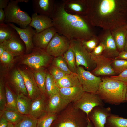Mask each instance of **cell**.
<instances>
[{"label":"cell","instance_id":"cell-49","mask_svg":"<svg viewBox=\"0 0 127 127\" xmlns=\"http://www.w3.org/2000/svg\"><path fill=\"white\" fill-rule=\"evenodd\" d=\"M86 127H94L91 121L88 117L87 118V123Z\"/></svg>","mask_w":127,"mask_h":127},{"label":"cell","instance_id":"cell-33","mask_svg":"<svg viewBox=\"0 0 127 127\" xmlns=\"http://www.w3.org/2000/svg\"><path fill=\"white\" fill-rule=\"evenodd\" d=\"M57 115L46 112L38 119L36 127H51Z\"/></svg>","mask_w":127,"mask_h":127},{"label":"cell","instance_id":"cell-42","mask_svg":"<svg viewBox=\"0 0 127 127\" xmlns=\"http://www.w3.org/2000/svg\"><path fill=\"white\" fill-rule=\"evenodd\" d=\"M14 57L7 51L5 50L0 56L1 62L5 65H9L13 63Z\"/></svg>","mask_w":127,"mask_h":127},{"label":"cell","instance_id":"cell-43","mask_svg":"<svg viewBox=\"0 0 127 127\" xmlns=\"http://www.w3.org/2000/svg\"><path fill=\"white\" fill-rule=\"evenodd\" d=\"M105 49L104 46L101 42H99L98 45L91 53L93 55L99 56L102 55Z\"/></svg>","mask_w":127,"mask_h":127},{"label":"cell","instance_id":"cell-52","mask_svg":"<svg viewBox=\"0 0 127 127\" xmlns=\"http://www.w3.org/2000/svg\"><path fill=\"white\" fill-rule=\"evenodd\" d=\"M124 50L127 51V34L125 45L124 48Z\"/></svg>","mask_w":127,"mask_h":127},{"label":"cell","instance_id":"cell-9","mask_svg":"<svg viewBox=\"0 0 127 127\" xmlns=\"http://www.w3.org/2000/svg\"><path fill=\"white\" fill-rule=\"evenodd\" d=\"M72 103L75 108L83 111L87 117L95 107L104 105V103L96 93L85 92L80 99Z\"/></svg>","mask_w":127,"mask_h":127},{"label":"cell","instance_id":"cell-18","mask_svg":"<svg viewBox=\"0 0 127 127\" xmlns=\"http://www.w3.org/2000/svg\"><path fill=\"white\" fill-rule=\"evenodd\" d=\"M71 103L62 97L59 92L51 95L48 98L47 112L58 114Z\"/></svg>","mask_w":127,"mask_h":127},{"label":"cell","instance_id":"cell-2","mask_svg":"<svg viewBox=\"0 0 127 127\" xmlns=\"http://www.w3.org/2000/svg\"><path fill=\"white\" fill-rule=\"evenodd\" d=\"M65 5V2L58 4L54 3L50 16L57 33L70 41L87 40L95 35L85 16L68 12Z\"/></svg>","mask_w":127,"mask_h":127},{"label":"cell","instance_id":"cell-4","mask_svg":"<svg viewBox=\"0 0 127 127\" xmlns=\"http://www.w3.org/2000/svg\"><path fill=\"white\" fill-rule=\"evenodd\" d=\"M87 118L85 113L70 103L57 115L51 127H86Z\"/></svg>","mask_w":127,"mask_h":127},{"label":"cell","instance_id":"cell-35","mask_svg":"<svg viewBox=\"0 0 127 127\" xmlns=\"http://www.w3.org/2000/svg\"><path fill=\"white\" fill-rule=\"evenodd\" d=\"M63 57L71 71L72 73H76L77 67L75 57L73 51L70 47L64 54Z\"/></svg>","mask_w":127,"mask_h":127},{"label":"cell","instance_id":"cell-15","mask_svg":"<svg viewBox=\"0 0 127 127\" xmlns=\"http://www.w3.org/2000/svg\"><path fill=\"white\" fill-rule=\"evenodd\" d=\"M18 70L23 78L28 97L32 100L41 96L43 94L37 85L33 73L27 70Z\"/></svg>","mask_w":127,"mask_h":127},{"label":"cell","instance_id":"cell-36","mask_svg":"<svg viewBox=\"0 0 127 127\" xmlns=\"http://www.w3.org/2000/svg\"><path fill=\"white\" fill-rule=\"evenodd\" d=\"M52 64L67 74L72 73L69 69L64 58L61 56L56 57L53 60Z\"/></svg>","mask_w":127,"mask_h":127},{"label":"cell","instance_id":"cell-40","mask_svg":"<svg viewBox=\"0 0 127 127\" xmlns=\"http://www.w3.org/2000/svg\"><path fill=\"white\" fill-rule=\"evenodd\" d=\"M6 103V98L5 87L3 82H0V111L5 109Z\"/></svg>","mask_w":127,"mask_h":127},{"label":"cell","instance_id":"cell-41","mask_svg":"<svg viewBox=\"0 0 127 127\" xmlns=\"http://www.w3.org/2000/svg\"><path fill=\"white\" fill-rule=\"evenodd\" d=\"M49 71L50 74L56 82L67 74L53 66L51 68Z\"/></svg>","mask_w":127,"mask_h":127},{"label":"cell","instance_id":"cell-46","mask_svg":"<svg viewBox=\"0 0 127 127\" xmlns=\"http://www.w3.org/2000/svg\"><path fill=\"white\" fill-rule=\"evenodd\" d=\"M5 13L4 10L0 9V24L5 23Z\"/></svg>","mask_w":127,"mask_h":127},{"label":"cell","instance_id":"cell-38","mask_svg":"<svg viewBox=\"0 0 127 127\" xmlns=\"http://www.w3.org/2000/svg\"><path fill=\"white\" fill-rule=\"evenodd\" d=\"M37 120L28 115H25L22 120L14 125L15 127H36Z\"/></svg>","mask_w":127,"mask_h":127},{"label":"cell","instance_id":"cell-50","mask_svg":"<svg viewBox=\"0 0 127 127\" xmlns=\"http://www.w3.org/2000/svg\"><path fill=\"white\" fill-rule=\"evenodd\" d=\"M5 51V50L3 47L0 44V56L2 55Z\"/></svg>","mask_w":127,"mask_h":127},{"label":"cell","instance_id":"cell-45","mask_svg":"<svg viewBox=\"0 0 127 127\" xmlns=\"http://www.w3.org/2000/svg\"><path fill=\"white\" fill-rule=\"evenodd\" d=\"M115 58L127 60V51L124 50L119 52L118 56Z\"/></svg>","mask_w":127,"mask_h":127},{"label":"cell","instance_id":"cell-14","mask_svg":"<svg viewBox=\"0 0 127 127\" xmlns=\"http://www.w3.org/2000/svg\"><path fill=\"white\" fill-rule=\"evenodd\" d=\"M111 114L110 107L97 106L92 109L87 117L94 127H105L107 118Z\"/></svg>","mask_w":127,"mask_h":127},{"label":"cell","instance_id":"cell-47","mask_svg":"<svg viewBox=\"0 0 127 127\" xmlns=\"http://www.w3.org/2000/svg\"><path fill=\"white\" fill-rule=\"evenodd\" d=\"M9 123L3 117L0 116V127H6Z\"/></svg>","mask_w":127,"mask_h":127},{"label":"cell","instance_id":"cell-7","mask_svg":"<svg viewBox=\"0 0 127 127\" xmlns=\"http://www.w3.org/2000/svg\"><path fill=\"white\" fill-rule=\"evenodd\" d=\"M76 73L85 92L96 93L101 82V77L95 75L80 66L77 67Z\"/></svg>","mask_w":127,"mask_h":127},{"label":"cell","instance_id":"cell-19","mask_svg":"<svg viewBox=\"0 0 127 127\" xmlns=\"http://www.w3.org/2000/svg\"><path fill=\"white\" fill-rule=\"evenodd\" d=\"M53 26L38 33H36L33 38L35 47L45 49L49 42L56 33Z\"/></svg>","mask_w":127,"mask_h":127},{"label":"cell","instance_id":"cell-12","mask_svg":"<svg viewBox=\"0 0 127 127\" xmlns=\"http://www.w3.org/2000/svg\"><path fill=\"white\" fill-rule=\"evenodd\" d=\"M99 42L104 45L105 49L102 54L109 58L114 59L118 55V51L110 30H103L98 36Z\"/></svg>","mask_w":127,"mask_h":127},{"label":"cell","instance_id":"cell-37","mask_svg":"<svg viewBox=\"0 0 127 127\" xmlns=\"http://www.w3.org/2000/svg\"><path fill=\"white\" fill-rule=\"evenodd\" d=\"M111 66L116 74L118 75L127 70V60L114 58Z\"/></svg>","mask_w":127,"mask_h":127},{"label":"cell","instance_id":"cell-21","mask_svg":"<svg viewBox=\"0 0 127 127\" xmlns=\"http://www.w3.org/2000/svg\"><path fill=\"white\" fill-rule=\"evenodd\" d=\"M34 13L50 16L53 9L54 1L52 0H32Z\"/></svg>","mask_w":127,"mask_h":127},{"label":"cell","instance_id":"cell-13","mask_svg":"<svg viewBox=\"0 0 127 127\" xmlns=\"http://www.w3.org/2000/svg\"><path fill=\"white\" fill-rule=\"evenodd\" d=\"M4 48L14 57L22 55L26 51L24 43L16 32L11 38L0 43Z\"/></svg>","mask_w":127,"mask_h":127},{"label":"cell","instance_id":"cell-20","mask_svg":"<svg viewBox=\"0 0 127 127\" xmlns=\"http://www.w3.org/2000/svg\"><path fill=\"white\" fill-rule=\"evenodd\" d=\"M31 21L29 25L39 33L53 26L52 20L49 16L34 13L31 16Z\"/></svg>","mask_w":127,"mask_h":127},{"label":"cell","instance_id":"cell-11","mask_svg":"<svg viewBox=\"0 0 127 127\" xmlns=\"http://www.w3.org/2000/svg\"><path fill=\"white\" fill-rule=\"evenodd\" d=\"M91 55L96 64L92 71L93 74L97 76L115 75L116 74L111 66L114 59L107 57L103 54L99 56Z\"/></svg>","mask_w":127,"mask_h":127},{"label":"cell","instance_id":"cell-25","mask_svg":"<svg viewBox=\"0 0 127 127\" xmlns=\"http://www.w3.org/2000/svg\"><path fill=\"white\" fill-rule=\"evenodd\" d=\"M65 8L74 14L85 16L87 9V0H69L65 1Z\"/></svg>","mask_w":127,"mask_h":127},{"label":"cell","instance_id":"cell-31","mask_svg":"<svg viewBox=\"0 0 127 127\" xmlns=\"http://www.w3.org/2000/svg\"><path fill=\"white\" fill-rule=\"evenodd\" d=\"M16 32L9 24H0V43L11 38Z\"/></svg>","mask_w":127,"mask_h":127},{"label":"cell","instance_id":"cell-53","mask_svg":"<svg viewBox=\"0 0 127 127\" xmlns=\"http://www.w3.org/2000/svg\"><path fill=\"white\" fill-rule=\"evenodd\" d=\"M6 127H15L14 125L11 123H9Z\"/></svg>","mask_w":127,"mask_h":127},{"label":"cell","instance_id":"cell-17","mask_svg":"<svg viewBox=\"0 0 127 127\" xmlns=\"http://www.w3.org/2000/svg\"><path fill=\"white\" fill-rule=\"evenodd\" d=\"M48 98L44 94L32 101L28 115L32 118L38 119L47 112Z\"/></svg>","mask_w":127,"mask_h":127},{"label":"cell","instance_id":"cell-29","mask_svg":"<svg viewBox=\"0 0 127 127\" xmlns=\"http://www.w3.org/2000/svg\"><path fill=\"white\" fill-rule=\"evenodd\" d=\"M105 127H127V118L111 113L107 118Z\"/></svg>","mask_w":127,"mask_h":127},{"label":"cell","instance_id":"cell-48","mask_svg":"<svg viewBox=\"0 0 127 127\" xmlns=\"http://www.w3.org/2000/svg\"><path fill=\"white\" fill-rule=\"evenodd\" d=\"M10 1L9 0H0V9L5 8Z\"/></svg>","mask_w":127,"mask_h":127},{"label":"cell","instance_id":"cell-5","mask_svg":"<svg viewBox=\"0 0 127 127\" xmlns=\"http://www.w3.org/2000/svg\"><path fill=\"white\" fill-rule=\"evenodd\" d=\"M16 0H10L7 6L4 9L5 15V23H14L22 28L29 25L32 18L26 12L21 10Z\"/></svg>","mask_w":127,"mask_h":127},{"label":"cell","instance_id":"cell-24","mask_svg":"<svg viewBox=\"0 0 127 127\" xmlns=\"http://www.w3.org/2000/svg\"><path fill=\"white\" fill-rule=\"evenodd\" d=\"M111 31L119 52L124 51L127 34V30L125 25L111 30Z\"/></svg>","mask_w":127,"mask_h":127},{"label":"cell","instance_id":"cell-55","mask_svg":"<svg viewBox=\"0 0 127 127\" xmlns=\"http://www.w3.org/2000/svg\"><path fill=\"white\" fill-rule=\"evenodd\" d=\"M125 26L127 30V21L126 23V24L125 25Z\"/></svg>","mask_w":127,"mask_h":127},{"label":"cell","instance_id":"cell-28","mask_svg":"<svg viewBox=\"0 0 127 127\" xmlns=\"http://www.w3.org/2000/svg\"><path fill=\"white\" fill-rule=\"evenodd\" d=\"M24 116L18 112L6 108L0 111V116L3 117L9 123L14 125L20 122Z\"/></svg>","mask_w":127,"mask_h":127},{"label":"cell","instance_id":"cell-34","mask_svg":"<svg viewBox=\"0 0 127 127\" xmlns=\"http://www.w3.org/2000/svg\"><path fill=\"white\" fill-rule=\"evenodd\" d=\"M45 88L47 96L48 98L52 95L59 92V88L50 74H46Z\"/></svg>","mask_w":127,"mask_h":127},{"label":"cell","instance_id":"cell-44","mask_svg":"<svg viewBox=\"0 0 127 127\" xmlns=\"http://www.w3.org/2000/svg\"><path fill=\"white\" fill-rule=\"evenodd\" d=\"M110 78L127 84V70L117 75L111 76Z\"/></svg>","mask_w":127,"mask_h":127},{"label":"cell","instance_id":"cell-26","mask_svg":"<svg viewBox=\"0 0 127 127\" xmlns=\"http://www.w3.org/2000/svg\"><path fill=\"white\" fill-rule=\"evenodd\" d=\"M59 88H67L81 85L76 73L66 74L56 82Z\"/></svg>","mask_w":127,"mask_h":127},{"label":"cell","instance_id":"cell-51","mask_svg":"<svg viewBox=\"0 0 127 127\" xmlns=\"http://www.w3.org/2000/svg\"><path fill=\"white\" fill-rule=\"evenodd\" d=\"M16 1L18 2V3L19 2H25L27 3L28 2L29 0H16Z\"/></svg>","mask_w":127,"mask_h":127},{"label":"cell","instance_id":"cell-27","mask_svg":"<svg viewBox=\"0 0 127 127\" xmlns=\"http://www.w3.org/2000/svg\"><path fill=\"white\" fill-rule=\"evenodd\" d=\"M32 101L28 96L23 94L17 95V106L18 111L22 115H28Z\"/></svg>","mask_w":127,"mask_h":127},{"label":"cell","instance_id":"cell-23","mask_svg":"<svg viewBox=\"0 0 127 127\" xmlns=\"http://www.w3.org/2000/svg\"><path fill=\"white\" fill-rule=\"evenodd\" d=\"M10 82L17 95L23 94L28 96L23 78L18 69L12 72Z\"/></svg>","mask_w":127,"mask_h":127},{"label":"cell","instance_id":"cell-16","mask_svg":"<svg viewBox=\"0 0 127 127\" xmlns=\"http://www.w3.org/2000/svg\"><path fill=\"white\" fill-rule=\"evenodd\" d=\"M16 31L26 47V53L28 54L32 52L35 47L33 42V37L36 33L35 30L29 25L25 28H19L12 23L8 24Z\"/></svg>","mask_w":127,"mask_h":127},{"label":"cell","instance_id":"cell-8","mask_svg":"<svg viewBox=\"0 0 127 127\" xmlns=\"http://www.w3.org/2000/svg\"><path fill=\"white\" fill-rule=\"evenodd\" d=\"M51 56L44 50L35 47L32 53L25 56L22 63L31 68L39 69L48 64Z\"/></svg>","mask_w":127,"mask_h":127},{"label":"cell","instance_id":"cell-54","mask_svg":"<svg viewBox=\"0 0 127 127\" xmlns=\"http://www.w3.org/2000/svg\"><path fill=\"white\" fill-rule=\"evenodd\" d=\"M125 100L126 101H127V84L126 91V93L125 97Z\"/></svg>","mask_w":127,"mask_h":127},{"label":"cell","instance_id":"cell-39","mask_svg":"<svg viewBox=\"0 0 127 127\" xmlns=\"http://www.w3.org/2000/svg\"><path fill=\"white\" fill-rule=\"evenodd\" d=\"M81 41L86 49L90 53L98 45L99 42L98 37L95 35L90 40Z\"/></svg>","mask_w":127,"mask_h":127},{"label":"cell","instance_id":"cell-3","mask_svg":"<svg viewBox=\"0 0 127 127\" xmlns=\"http://www.w3.org/2000/svg\"><path fill=\"white\" fill-rule=\"evenodd\" d=\"M127 84L110 77H104L96 93L104 103L119 105L126 101Z\"/></svg>","mask_w":127,"mask_h":127},{"label":"cell","instance_id":"cell-6","mask_svg":"<svg viewBox=\"0 0 127 127\" xmlns=\"http://www.w3.org/2000/svg\"><path fill=\"white\" fill-rule=\"evenodd\" d=\"M70 41V47L75 54L77 67L83 66L88 71L93 70L96 64L91 53L86 49L80 41L73 40Z\"/></svg>","mask_w":127,"mask_h":127},{"label":"cell","instance_id":"cell-10","mask_svg":"<svg viewBox=\"0 0 127 127\" xmlns=\"http://www.w3.org/2000/svg\"><path fill=\"white\" fill-rule=\"evenodd\" d=\"M70 47V41L56 32L49 42L45 51L49 55L56 57L63 55Z\"/></svg>","mask_w":127,"mask_h":127},{"label":"cell","instance_id":"cell-32","mask_svg":"<svg viewBox=\"0 0 127 127\" xmlns=\"http://www.w3.org/2000/svg\"><path fill=\"white\" fill-rule=\"evenodd\" d=\"M33 74L36 81L40 90L42 94L47 96L45 88L46 74L41 69L36 70Z\"/></svg>","mask_w":127,"mask_h":127},{"label":"cell","instance_id":"cell-30","mask_svg":"<svg viewBox=\"0 0 127 127\" xmlns=\"http://www.w3.org/2000/svg\"><path fill=\"white\" fill-rule=\"evenodd\" d=\"M4 87L6 98L5 108L18 112L17 106V95L14 93L7 85Z\"/></svg>","mask_w":127,"mask_h":127},{"label":"cell","instance_id":"cell-22","mask_svg":"<svg viewBox=\"0 0 127 127\" xmlns=\"http://www.w3.org/2000/svg\"><path fill=\"white\" fill-rule=\"evenodd\" d=\"M81 85L67 88H59L61 96L71 103L78 100L84 92Z\"/></svg>","mask_w":127,"mask_h":127},{"label":"cell","instance_id":"cell-1","mask_svg":"<svg viewBox=\"0 0 127 127\" xmlns=\"http://www.w3.org/2000/svg\"><path fill=\"white\" fill-rule=\"evenodd\" d=\"M85 16L92 26L111 30L125 25L127 0H87Z\"/></svg>","mask_w":127,"mask_h":127}]
</instances>
